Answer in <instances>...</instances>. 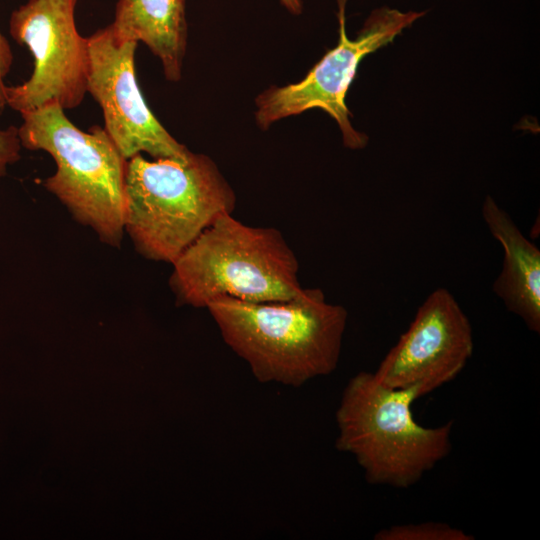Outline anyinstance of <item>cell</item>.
<instances>
[{"label": "cell", "instance_id": "cell-1", "mask_svg": "<svg viewBox=\"0 0 540 540\" xmlns=\"http://www.w3.org/2000/svg\"><path fill=\"white\" fill-rule=\"evenodd\" d=\"M206 308L224 342L261 383L299 387L337 367L348 313L319 288H302L284 301L220 297Z\"/></svg>", "mask_w": 540, "mask_h": 540}, {"label": "cell", "instance_id": "cell-2", "mask_svg": "<svg viewBox=\"0 0 540 540\" xmlns=\"http://www.w3.org/2000/svg\"><path fill=\"white\" fill-rule=\"evenodd\" d=\"M235 206L233 189L206 155L150 161L137 154L127 160L124 229L147 259L172 264Z\"/></svg>", "mask_w": 540, "mask_h": 540}, {"label": "cell", "instance_id": "cell-3", "mask_svg": "<svg viewBox=\"0 0 540 540\" xmlns=\"http://www.w3.org/2000/svg\"><path fill=\"white\" fill-rule=\"evenodd\" d=\"M172 265L170 286L181 305L206 308L220 297L284 301L303 288L281 232L246 225L232 213L218 216Z\"/></svg>", "mask_w": 540, "mask_h": 540}, {"label": "cell", "instance_id": "cell-4", "mask_svg": "<svg viewBox=\"0 0 540 540\" xmlns=\"http://www.w3.org/2000/svg\"><path fill=\"white\" fill-rule=\"evenodd\" d=\"M416 390L382 385L371 372L347 383L336 411V448L353 455L374 485L409 488L452 448V421L425 427L414 419Z\"/></svg>", "mask_w": 540, "mask_h": 540}, {"label": "cell", "instance_id": "cell-5", "mask_svg": "<svg viewBox=\"0 0 540 540\" xmlns=\"http://www.w3.org/2000/svg\"><path fill=\"white\" fill-rule=\"evenodd\" d=\"M22 147L43 150L56 162L54 175L44 181L83 225L103 242L118 247L124 230L127 160L106 130L76 127L56 102L20 113Z\"/></svg>", "mask_w": 540, "mask_h": 540}, {"label": "cell", "instance_id": "cell-6", "mask_svg": "<svg viewBox=\"0 0 540 540\" xmlns=\"http://www.w3.org/2000/svg\"><path fill=\"white\" fill-rule=\"evenodd\" d=\"M347 0H337L339 41L299 82L282 87L272 86L256 98L255 118L261 129L274 122L309 109H321L338 124L343 144L353 150L362 149L368 137L354 129L346 94L362 59L393 40L423 17L424 11L403 12L389 7L373 10L355 39H349L345 28Z\"/></svg>", "mask_w": 540, "mask_h": 540}, {"label": "cell", "instance_id": "cell-7", "mask_svg": "<svg viewBox=\"0 0 540 540\" xmlns=\"http://www.w3.org/2000/svg\"><path fill=\"white\" fill-rule=\"evenodd\" d=\"M77 0H28L10 17L12 38L34 58L30 78L6 87L7 106L19 113L56 102L78 107L87 93L88 40L75 23Z\"/></svg>", "mask_w": 540, "mask_h": 540}, {"label": "cell", "instance_id": "cell-8", "mask_svg": "<svg viewBox=\"0 0 540 540\" xmlns=\"http://www.w3.org/2000/svg\"><path fill=\"white\" fill-rule=\"evenodd\" d=\"M87 92L100 105L104 129L128 160L141 152L154 159L186 160L191 151L162 126L145 102L135 73L138 42L120 38L111 24L87 38Z\"/></svg>", "mask_w": 540, "mask_h": 540}, {"label": "cell", "instance_id": "cell-9", "mask_svg": "<svg viewBox=\"0 0 540 540\" xmlns=\"http://www.w3.org/2000/svg\"><path fill=\"white\" fill-rule=\"evenodd\" d=\"M473 348L468 317L450 291L439 287L419 306L373 374L388 388H414L419 399L455 379Z\"/></svg>", "mask_w": 540, "mask_h": 540}, {"label": "cell", "instance_id": "cell-10", "mask_svg": "<svg viewBox=\"0 0 540 540\" xmlns=\"http://www.w3.org/2000/svg\"><path fill=\"white\" fill-rule=\"evenodd\" d=\"M483 220L503 249L502 269L492 289L526 327L540 333V251L492 197L482 205Z\"/></svg>", "mask_w": 540, "mask_h": 540}, {"label": "cell", "instance_id": "cell-11", "mask_svg": "<svg viewBox=\"0 0 540 540\" xmlns=\"http://www.w3.org/2000/svg\"><path fill=\"white\" fill-rule=\"evenodd\" d=\"M186 0H119L111 26L122 39L143 42L179 81L187 45Z\"/></svg>", "mask_w": 540, "mask_h": 540}, {"label": "cell", "instance_id": "cell-12", "mask_svg": "<svg viewBox=\"0 0 540 540\" xmlns=\"http://www.w3.org/2000/svg\"><path fill=\"white\" fill-rule=\"evenodd\" d=\"M375 540H473L471 534L444 522L393 525L379 530Z\"/></svg>", "mask_w": 540, "mask_h": 540}, {"label": "cell", "instance_id": "cell-13", "mask_svg": "<svg viewBox=\"0 0 540 540\" xmlns=\"http://www.w3.org/2000/svg\"><path fill=\"white\" fill-rule=\"evenodd\" d=\"M21 147L17 127L0 128V177L6 174L8 165L19 160Z\"/></svg>", "mask_w": 540, "mask_h": 540}, {"label": "cell", "instance_id": "cell-14", "mask_svg": "<svg viewBox=\"0 0 540 540\" xmlns=\"http://www.w3.org/2000/svg\"><path fill=\"white\" fill-rule=\"evenodd\" d=\"M13 63V54L8 40L0 32V115L7 106L5 78Z\"/></svg>", "mask_w": 540, "mask_h": 540}, {"label": "cell", "instance_id": "cell-15", "mask_svg": "<svg viewBox=\"0 0 540 540\" xmlns=\"http://www.w3.org/2000/svg\"><path fill=\"white\" fill-rule=\"evenodd\" d=\"M280 3L292 14L299 15L302 13L303 4L301 0H279Z\"/></svg>", "mask_w": 540, "mask_h": 540}]
</instances>
